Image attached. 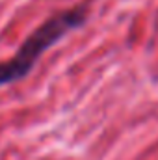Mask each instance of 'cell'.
I'll use <instances>...</instances> for the list:
<instances>
[{
  "instance_id": "6da1fadb",
  "label": "cell",
  "mask_w": 158,
  "mask_h": 160,
  "mask_svg": "<svg viewBox=\"0 0 158 160\" xmlns=\"http://www.w3.org/2000/svg\"><path fill=\"white\" fill-rule=\"evenodd\" d=\"M89 15V4L84 2L71 9H63L48 17L39 28H36L13 58L0 62V88L19 82L30 75L36 67V62L58 41H62L69 32L78 30Z\"/></svg>"
}]
</instances>
